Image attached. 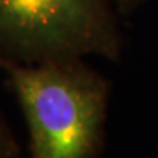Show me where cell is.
<instances>
[{
  "instance_id": "obj_3",
  "label": "cell",
  "mask_w": 158,
  "mask_h": 158,
  "mask_svg": "<svg viewBox=\"0 0 158 158\" xmlns=\"http://www.w3.org/2000/svg\"><path fill=\"white\" fill-rule=\"evenodd\" d=\"M18 155V143L9 129L0 118V158H15Z\"/></svg>"
},
{
  "instance_id": "obj_1",
  "label": "cell",
  "mask_w": 158,
  "mask_h": 158,
  "mask_svg": "<svg viewBox=\"0 0 158 158\" xmlns=\"http://www.w3.org/2000/svg\"><path fill=\"white\" fill-rule=\"evenodd\" d=\"M27 118L31 158H97L110 85L81 62L19 64L0 60Z\"/></svg>"
},
{
  "instance_id": "obj_4",
  "label": "cell",
  "mask_w": 158,
  "mask_h": 158,
  "mask_svg": "<svg viewBox=\"0 0 158 158\" xmlns=\"http://www.w3.org/2000/svg\"><path fill=\"white\" fill-rule=\"evenodd\" d=\"M138 2H141V0H123L124 5H135V3H138Z\"/></svg>"
},
{
  "instance_id": "obj_2",
  "label": "cell",
  "mask_w": 158,
  "mask_h": 158,
  "mask_svg": "<svg viewBox=\"0 0 158 158\" xmlns=\"http://www.w3.org/2000/svg\"><path fill=\"white\" fill-rule=\"evenodd\" d=\"M88 54H120L108 0H0V60L37 64Z\"/></svg>"
}]
</instances>
